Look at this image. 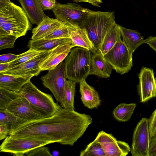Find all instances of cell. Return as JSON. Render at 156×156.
I'll use <instances>...</instances> for the list:
<instances>
[{
  "instance_id": "6",
  "label": "cell",
  "mask_w": 156,
  "mask_h": 156,
  "mask_svg": "<svg viewBox=\"0 0 156 156\" xmlns=\"http://www.w3.org/2000/svg\"><path fill=\"white\" fill-rule=\"evenodd\" d=\"M48 141L29 137L8 135L0 146V151L14 156H23L37 147L51 144Z\"/></svg>"
},
{
  "instance_id": "29",
  "label": "cell",
  "mask_w": 156,
  "mask_h": 156,
  "mask_svg": "<svg viewBox=\"0 0 156 156\" xmlns=\"http://www.w3.org/2000/svg\"><path fill=\"white\" fill-rule=\"evenodd\" d=\"M80 156H106L101 145L95 140L89 143L81 151Z\"/></svg>"
},
{
  "instance_id": "17",
  "label": "cell",
  "mask_w": 156,
  "mask_h": 156,
  "mask_svg": "<svg viewBox=\"0 0 156 156\" xmlns=\"http://www.w3.org/2000/svg\"><path fill=\"white\" fill-rule=\"evenodd\" d=\"M113 69V67L107 61L102 53L96 52L91 55L90 75L107 78L110 76Z\"/></svg>"
},
{
  "instance_id": "18",
  "label": "cell",
  "mask_w": 156,
  "mask_h": 156,
  "mask_svg": "<svg viewBox=\"0 0 156 156\" xmlns=\"http://www.w3.org/2000/svg\"><path fill=\"white\" fill-rule=\"evenodd\" d=\"M30 21L38 25L47 16L43 11L39 0H18Z\"/></svg>"
},
{
  "instance_id": "13",
  "label": "cell",
  "mask_w": 156,
  "mask_h": 156,
  "mask_svg": "<svg viewBox=\"0 0 156 156\" xmlns=\"http://www.w3.org/2000/svg\"><path fill=\"white\" fill-rule=\"evenodd\" d=\"M139 83L137 91L140 102H145L156 96V80L153 70L143 67L139 74Z\"/></svg>"
},
{
  "instance_id": "10",
  "label": "cell",
  "mask_w": 156,
  "mask_h": 156,
  "mask_svg": "<svg viewBox=\"0 0 156 156\" xmlns=\"http://www.w3.org/2000/svg\"><path fill=\"white\" fill-rule=\"evenodd\" d=\"M151 139L148 119L142 118L135 128L131 148L132 156H149Z\"/></svg>"
},
{
  "instance_id": "38",
  "label": "cell",
  "mask_w": 156,
  "mask_h": 156,
  "mask_svg": "<svg viewBox=\"0 0 156 156\" xmlns=\"http://www.w3.org/2000/svg\"><path fill=\"white\" fill-rule=\"evenodd\" d=\"M10 131L8 125L6 124H0V140L5 139L9 135Z\"/></svg>"
},
{
  "instance_id": "39",
  "label": "cell",
  "mask_w": 156,
  "mask_h": 156,
  "mask_svg": "<svg viewBox=\"0 0 156 156\" xmlns=\"http://www.w3.org/2000/svg\"><path fill=\"white\" fill-rule=\"evenodd\" d=\"M146 43L156 51V36H150L145 40Z\"/></svg>"
},
{
  "instance_id": "31",
  "label": "cell",
  "mask_w": 156,
  "mask_h": 156,
  "mask_svg": "<svg viewBox=\"0 0 156 156\" xmlns=\"http://www.w3.org/2000/svg\"><path fill=\"white\" fill-rule=\"evenodd\" d=\"M44 38L47 39L70 38L66 23L62 22L59 27Z\"/></svg>"
},
{
  "instance_id": "34",
  "label": "cell",
  "mask_w": 156,
  "mask_h": 156,
  "mask_svg": "<svg viewBox=\"0 0 156 156\" xmlns=\"http://www.w3.org/2000/svg\"><path fill=\"white\" fill-rule=\"evenodd\" d=\"M150 138L156 135V108L148 119Z\"/></svg>"
},
{
  "instance_id": "22",
  "label": "cell",
  "mask_w": 156,
  "mask_h": 156,
  "mask_svg": "<svg viewBox=\"0 0 156 156\" xmlns=\"http://www.w3.org/2000/svg\"><path fill=\"white\" fill-rule=\"evenodd\" d=\"M119 28L123 41L132 54L140 45L146 43L144 37L136 30L128 29L120 25Z\"/></svg>"
},
{
  "instance_id": "7",
  "label": "cell",
  "mask_w": 156,
  "mask_h": 156,
  "mask_svg": "<svg viewBox=\"0 0 156 156\" xmlns=\"http://www.w3.org/2000/svg\"><path fill=\"white\" fill-rule=\"evenodd\" d=\"M132 54L121 39L104 57L116 72L122 75L128 73L133 66Z\"/></svg>"
},
{
  "instance_id": "5",
  "label": "cell",
  "mask_w": 156,
  "mask_h": 156,
  "mask_svg": "<svg viewBox=\"0 0 156 156\" xmlns=\"http://www.w3.org/2000/svg\"><path fill=\"white\" fill-rule=\"evenodd\" d=\"M21 96L26 98L41 114L43 118L50 117L62 107L54 101L52 96L44 93L30 80L21 89Z\"/></svg>"
},
{
  "instance_id": "28",
  "label": "cell",
  "mask_w": 156,
  "mask_h": 156,
  "mask_svg": "<svg viewBox=\"0 0 156 156\" xmlns=\"http://www.w3.org/2000/svg\"><path fill=\"white\" fill-rule=\"evenodd\" d=\"M20 96V91H12L0 87V109H6L13 100Z\"/></svg>"
},
{
  "instance_id": "2",
  "label": "cell",
  "mask_w": 156,
  "mask_h": 156,
  "mask_svg": "<svg viewBox=\"0 0 156 156\" xmlns=\"http://www.w3.org/2000/svg\"><path fill=\"white\" fill-rule=\"evenodd\" d=\"M31 25L21 8L10 0H0V36L25 35Z\"/></svg>"
},
{
  "instance_id": "36",
  "label": "cell",
  "mask_w": 156,
  "mask_h": 156,
  "mask_svg": "<svg viewBox=\"0 0 156 156\" xmlns=\"http://www.w3.org/2000/svg\"><path fill=\"white\" fill-rule=\"evenodd\" d=\"M43 10H52L56 4L55 0H39Z\"/></svg>"
},
{
  "instance_id": "37",
  "label": "cell",
  "mask_w": 156,
  "mask_h": 156,
  "mask_svg": "<svg viewBox=\"0 0 156 156\" xmlns=\"http://www.w3.org/2000/svg\"><path fill=\"white\" fill-rule=\"evenodd\" d=\"M149 156H156V135L151 139L148 150Z\"/></svg>"
},
{
  "instance_id": "25",
  "label": "cell",
  "mask_w": 156,
  "mask_h": 156,
  "mask_svg": "<svg viewBox=\"0 0 156 156\" xmlns=\"http://www.w3.org/2000/svg\"><path fill=\"white\" fill-rule=\"evenodd\" d=\"M136 106V105L134 103H121L114 109L113 116L119 121L127 122L131 117Z\"/></svg>"
},
{
  "instance_id": "9",
  "label": "cell",
  "mask_w": 156,
  "mask_h": 156,
  "mask_svg": "<svg viewBox=\"0 0 156 156\" xmlns=\"http://www.w3.org/2000/svg\"><path fill=\"white\" fill-rule=\"evenodd\" d=\"M89 9L75 3H56L52 10L56 18L67 23L77 25L82 27Z\"/></svg>"
},
{
  "instance_id": "14",
  "label": "cell",
  "mask_w": 156,
  "mask_h": 156,
  "mask_svg": "<svg viewBox=\"0 0 156 156\" xmlns=\"http://www.w3.org/2000/svg\"><path fill=\"white\" fill-rule=\"evenodd\" d=\"M6 109L17 117L25 120L43 118L31 103L22 96L13 100Z\"/></svg>"
},
{
  "instance_id": "4",
  "label": "cell",
  "mask_w": 156,
  "mask_h": 156,
  "mask_svg": "<svg viewBox=\"0 0 156 156\" xmlns=\"http://www.w3.org/2000/svg\"><path fill=\"white\" fill-rule=\"evenodd\" d=\"M91 51L85 48H73L65 59L64 66L67 79L79 83L89 75Z\"/></svg>"
},
{
  "instance_id": "16",
  "label": "cell",
  "mask_w": 156,
  "mask_h": 156,
  "mask_svg": "<svg viewBox=\"0 0 156 156\" xmlns=\"http://www.w3.org/2000/svg\"><path fill=\"white\" fill-rule=\"evenodd\" d=\"M48 51H46L28 61L9 68L0 73L16 76L33 75L37 76L41 71L38 65L39 62Z\"/></svg>"
},
{
  "instance_id": "15",
  "label": "cell",
  "mask_w": 156,
  "mask_h": 156,
  "mask_svg": "<svg viewBox=\"0 0 156 156\" xmlns=\"http://www.w3.org/2000/svg\"><path fill=\"white\" fill-rule=\"evenodd\" d=\"M74 47H80L90 50L92 53L96 52L94 46L84 27L77 25L66 23Z\"/></svg>"
},
{
  "instance_id": "21",
  "label": "cell",
  "mask_w": 156,
  "mask_h": 156,
  "mask_svg": "<svg viewBox=\"0 0 156 156\" xmlns=\"http://www.w3.org/2000/svg\"><path fill=\"white\" fill-rule=\"evenodd\" d=\"M62 23L58 19L51 18L47 16L32 30L31 39L44 38L51 33Z\"/></svg>"
},
{
  "instance_id": "8",
  "label": "cell",
  "mask_w": 156,
  "mask_h": 156,
  "mask_svg": "<svg viewBox=\"0 0 156 156\" xmlns=\"http://www.w3.org/2000/svg\"><path fill=\"white\" fill-rule=\"evenodd\" d=\"M66 79L63 61L54 69L48 70L46 74L41 78L44 86L51 91L62 108L63 106L64 88Z\"/></svg>"
},
{
  "instance_id": "11",
  "label": "cell",
  "mask_w": 156,
  "mask_h": 156,
  "mask_svg": "<svg viewBox=\"0 0 156 156\" xmlns=\"http://www.w3.org/2000/svg\"><path fill=\"white\" fill-rule=\"evenodd\" d=\"M94 140L101 145L106 156H126L131 151L127 143L117 140L111 134L103 130L98 133Z\"/></svg>"
},
{
  "instance_id": "24",
  "label": "cell",
  "mask_w": 156,
  "mask_h": 156,
  "mask_svg": "<svg viewBox=\"0 0 156 156\" xmlns=\"http://www.w3.org/2000/svg\"><path fill=\"white\" fill-rule=\"evenodd\" d=\"M121 36L119 25L116 23L106 34L97 52L101 53L104 55L118 41L121 39Z\"/></svg>"
},
{
  "instance_id": "30",
  "label": "cell",
  "mask_w": 156,
  "mask_h": 156,
  "mask_svg": "<svg viewBox=\"0 0 156 156\" xmlns=\"http://www.w3.org/2000/svg\"><path fill=\"white\" fill-rule=\"evenodd\" d=\"M46 51L39 52L29 49L27 51L19 55L15 60L10 62L9 68L28 61Z\"/></svg>"
},
{
  "instance_id": "27",
  "label": "cell",
  "mask_w": 156,
  "mask_h": 156,
  "mask_svg": "<svg viewBox=\"0 0 156 156\" xmlns=\"http://www.w3.org/2000/svg\"><path fill=\"white\" fill-rule=\"evenodd\" d=\"M24 120L17 117L6 109H0V124L7 125L10 131L18 124Z\"/></svg>"
},
{
  "instance_id": "40",
  "label": "cell",
  "mask_w": 156,
  "mask_h": 156,
  "mask_svg": "<svg viewBox=\"0 0 156 156\" xmlns=\"http://www.w3.org/2000/svg\"><path fill=\"white\" fill-rule=\"evenodd\" d=\"M103 0H74L76 2H86L90 3L92 5L98 7L100 6V4L102 2Z\"/></svg>"
},
{
  "instance_id": "1",
  "label": "cell",
  "mask_w": 156,
  "mask_h": 156,
  "mask_svg": "<svg viewBox=\"0 0 156 156\" xmlns=\"http://www.w3.org/2000/svg\"><path fill=\"white\" fill-rule=\"evenodd\" d=\"M92 121L89 115L61 108L50 117L20 122L9 135L73 146Z\"/></svg>"
},
{
  "instance_id": "32",
  "label": "cell",
  "mask_w": 156,
  "mask_h": 156,
  "mask_svg": "<svg viewBox=\"0 0 156 156\" xmlns=\"http://www.w3.org/2000/svg\"><path fill=\"white\" fill-rule=\"evenodd\" d=\"M17 38L16 37L11 35L0 36V50L13 48Z\"/></svg>"
},
{
  "instance_id": "19",
  "label": "cell",
  "mask_w": 156,
  "mask_h": 156,
  "mask_svg": "<svg viewBox=\"0 0 156 156\" xmlns=\"http://www.w3.org/2000/svg\"><path fill=\"white\" fill-rule=\"evenodd\" d=\"M34 76L33 75L16 76L0 73V87L19 92Z\"/></svg>"
},
{
  "instance_id": "23",
  "label": "cell",
  "mask_w": 156,
  "mask_h": 156,
  "mask_svg": "<svg viewBox=\"0 0 156 156\" xmlns=\"http://www.w3.org/2000/svg\"><path fill=\"white\" fill-rule=\"evenodd\" d=\"M71 40L70 38L31 39L29 41L28 47L39 52L49 51L59 44Z\"/></svg>"
},
{
  "instance_id": "12",
  "label": "cell",
  "mask_w": 156,
  "mask_h": 156,
  "mask_svg": "<svg viewBox=\"0 0 156 156\" xmlns=\"http://www.w3.org/2000/svg\"><path fill=\"white\" fill-rule=\"evenodd\" d=\"M73 48L71 40L61 44L48 51L42 57L38 65L41 71L55 68L65 59Z\"/></svg>"
},
{
  "instance_id": "41",
  "label": "cell",
  "mask_w": 156,
  "mask_h": 156,
  "mask_svg": "<svg viewBox=\"0 0 156 156\" xmlns=\"http://www.w3.org/2000/svg\"><path fill=\"white\" fill-rule=\"evenodd\" d=\"M9 63L10 62L0 64V73L4 72L9 68Z\"/></svg>"
},
{
  "instance_id": "3",
  "label": "cell",
  "mask_w": 156,
  "mask_h": 156,
  "mask_svg": "<svg viewBox=\"0 0 156 156\" xmlns=\"http://www.w3.org/2000/svg\"><path fill=\"white\" fill-rule=\"evenodd\" d=\"M116 24L114 11H95L89 9L82 27L86 29L96 52L106 34Z\"/></svg>"
},
{
  "instance_id": "35",
  "label": "cell",
  "mask_w": 156,
  "mask_h": 156,
  "mask_svg": "<svg viewBox=\"0 0 156 156\" xmlns=\"http://www.w3.org/2000/svg\"><path fill=\"white\" fill-rule=\"evenodd\" d=\"M19 55L12 53L1 55L0 56V64L10 62L15 60Z\"/></svg>"
},
{
  "instance_id": "33",
  "label": "cell",
  "mask_w": 156,
  "mask_h": 156,
  "mask_svg": "<svg viewBox=\"0 0 156 156\" xmlns=\"http://www.w3.org/2000/svg\"><path fill=\"white\" fill-rule=\"evenodd\" d=\"M42 146L35 148L25 154L27 156H51L48 147Z\"/></svg>"
},
{
  "instance_id": "26",
  "label": "cell",
  "mask_w": 156,
  "mask_h": 156,
  "mask_svg": "<svg viewBox=\"0 0 156 156\" xmlns=\"http://www.w3.org/2000/svg\"><path fill=\"white\" fill-rule=\"evenodd\" d=\"M76 83L69 80L66 81L63 93V108L74 110V98Z\"/></svg>"
},
{
  "instance_id": "20",
  "label": "cell",
  "mask_w": 156,
  "mask_h": 156,
  "mask_svg": "<svg viewBox=\"0 0 156 156\" xmlns=\"http://www.w3.org/2000/svg\"><path fill=\"white\" fill-rule=\"evenodd\" d=\"M79 83L81 99L84 106L90 109L97 108L101 102L98 92L88 84L85 80H81Z\"/></svg>"
}]
</instances>
